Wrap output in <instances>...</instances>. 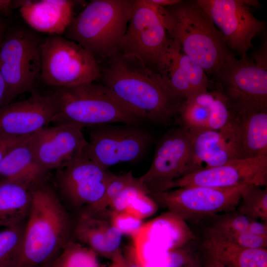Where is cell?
Returning <instances> with one entry per match:
<instances>
[{"mask_svg": "<svg viewBox=\"0 0 267 267\" xmlns=\"http://www.w3.org/2000/svg\"><path fill=\"white\" fill-rule=\"evenodd\" d=\"M41 50L40 78L49 86L70 88L100 79L97 61L74 41L51 35L42 42Z\"/></svg>", "mask_w": 267, "mask_h": 267, "instance_id": "7", "label": "cell"}, {"mask_svg": "<svg viewBox=\"0 0 267 267\" xmlns=\"http://www.w3.org/2000/svg\"><path fill=\"white\" fill-rule=\"evenodd\" d=\"M222 34L226 44L241 58L248 57L252 41L265 31L264 21L252 13L250 6H258L257 0H196Z\"/></svg>", "mask_w": 267, "mask_h": 267, "instance_id": "12", "label": "cell"}, {"mask_svg": "<svg viewBox=\"0 0 267 267\" xmlns=\"http://www.w3.org/2000/svg\"><path fill=\"white\" fill-rule=\"evenodd\" d=\"M142 191L147 193L138 178L137 182L126 187L118 195L110 205L109 211H125L134 199Z\"/></svg>", "mask_w": 267, "mask_h": 267, "instance_id": "35", "label": "cell"}, {"mask_svg": "<svg viewBox=\"0 0 267 267\" xmlns=\"http://www.w3.org/2000/svg\"><path fill=\"white\" fill-rule=\"evenodd\" d=\"M25 223L0 231V267H9L18 255L22 244Z\"/></svg>", "mask_w": 267, "mask_h": 267, "instance_id": "32", "label": "cell"}, {"mask_svg": "<svg viewBox=\"0 0 267 267\" xmlns=\"http://www.w3.org/2000/svg\"><path fill=\"white\" fill-rule=\"evenodd\" d=\"M37 267H51L50 264L43 265Z\"/></svg>", "mask_w": 267, "mask_h": 267, "instance_id": "45", "label": "cell"}, {"mask_svg": "<svg viewBox=\"0 0 267 267\" xmlns=\"http://www.w3.org/2000/svg\"><path fill=\"white\" fill-rule=\"evenodd\" d=\"M248 185L230 188L193 186L148 194L158 206L184 221H198L237 209Z\"/></svg>", "mask_w": 267, "mask_h": 267, "instance_id": "11", "label": "cell"}, {"mask_svg": "<svg viewBox=\"0 0 267 267\" xmlns=\"http://www.w3.org/2000/svg\"><path fill=\"white\" fill-rule=\"evenodd\" d=\"M178 117L180 125L189 131L208 128L209 111L199 93L183 101Z\"/></svg>", "mask_w": 267, "mask_h": 267, "instance_id": "29", "label": "cell"}, {"mask_svg": "<svg viewBox=\"0 0 267 267\" xmlns=\"http://www.w3.org/2000/svg\"><path fill=\"white\" fill-rule=\"evenodd\" d=\"M109 267H119L118 265L114 262H111V265Z\"/></svg>", "mask_w": 267, "mask_h": 267, "instance_id": "44", "label": "cell"}, {"mask_svg": "<svg viewBox=\"0 0 267 267\" xmlns=\"http://www.w3.org/2000/svg\"><path fill=\"white\" fill-rule=\"evenodd\" d=\"M182 220L168 212L143 223L132 237L133 245L139 259L154 246H162L166 252L178 249L184 240Z\"/></svg>", "mask_w": 267, "mask_h": 267, "instance_id": "22", "label": "cell"}, {"mask_svg": "<svg viewBox=\"0 0 267 267\" xmlns=\"http://www.w3.org/2000/svg\"><path fill=\"white\" fill-rule=\"evenodd\" d=\"M102 63L101 84L143 121L166 124L178 117L184 100L171 91L160 74L118 51Z\"/></svg>", "mask_w": 267, "mask_h": 267, "instance_id": "1", "label": "cell"}, {"mask_svg": "<svg viewBox=\"0 0 267 267\" xmlns=\"http://www.w3.org/2000/svg\"><path fill=\"white\" fill-rule=\"evenodd\" d=\"M147 1L154 5L166 7L178 3L181 0H147Z\"/></svg>", "mask_w": 267, "mask_h": 267, "instance_id": "41", "label": "cell"}, {"mask_svg": "<svg viewBox=\"0 0 267 267\" xmlns=\"http://www.w3.org/2000/svg\"><path fill=\"white\" fill-rule=\"evenodd\" d=\"M42 42L23 28L3 36L0 42V72L6 85L5 105L21 94L34 91L41 77Z\"/></svg>", "mask_w": 267, "mask_h": 267, "instance_id": "8", "label": "cell"}, {"mask_svg": "<svg viewBox=\"0 0 267 267\" xmlns=\"http://www.w3.org/2000/svg\"><path fill=\"white\" fill-rule=\"evenodd\" d=\"M248 231L256 235L267 237V222L252 220L249 224Z\"/></svg>", "mask_w": 267, "mask_h": 267, "instance_id": "38", "label": "cell"}, {"mask_svg": "<svg viewBox=\"0 0 267 267\" xmlns=\"http://www.w3.org/2000/svg\"><path fill=\"white\" fill-rule=\"evenodd\" d=\"M152 5L170 37L209 77L214 78L222 66L235 56L221 33L196 0H181L166 7Z\"/></svg>", "mask_w": 267, "mask_h": 267, "instance_id": "3", "label": "cell"}, {"mask_svg": "<svg viewBox=\"0 0 267 267\" xmlns=\"http://www.w3.org/2000/svg\"><path fill=\"white\" fill-rule=\"evenodd\" d=\"M251 185L267 187V155L237 159L196 171L174 180L164 191L193 186L222 188Z\"/></svg>", "mask_w": 267, "mask_h": 267, "instance_id": "15", "label": "cell"}, {"mask_svg": "<svg viewBox=\"0 0 267 267\" xmlns=\"http://www.w3.org/2000/svg\"><path fill=\"white\" fill-rule=\"evenodd\" d=\"M263 187L248 185L236 209L252 220L267 222V188Z\"/></svg>", "mask_w": 267, "mask_h": 267, "instance_id": "28", "label": "cell"}, {"mask_svg": "<svg viewBox=\"0 0 267 267\" xmlns=\"http://www.w3.org/2000/svg\"><path fill=\"white\" fill-rule=\"evenodd\" d=\"M4 26L3 23L0 20V42L3 37V34L4 33Z\"/></svg>", "mask_w": 267, "mask_h": 267, "instance_id": "42", "label": "cell"}, {"mask_svg": "<svg viewBox=\"0 0 267 267\" xmlns=\"http://www.w3.org/2000/svg\"><path fill=\"white\" fill-rule=\"evenodd\" d=\"M158 206L146 192L139 193L125 209V211L142 220L154 215Z\"/></svg>", "mask_w": 267, "mask_h": 267, "instance_id": "34", "label": "cell"}, {"mask_svg": "<svg viewBox=\"0 0 267 267\" xmlns=\"http://www.w3.org/2000/svg\"><path fill=\"white\" fill-rule=\"evenodd\" d=\"M202 247L210 261L224 267H267V248H247L206 231Z\"/></svg>", "mask_w": 267, "mask_h": 267, "instance_id": "24", "label": "cell"}, {"mask_svg": "<svg viewBox=\"0 0 267 267\" xmlns=\"http://www.w3.org/2000/svg\"><path fill=\"white\" fill-rule=\"evenodd\" d=\"M137 181L138 178L134 177L132 171L119 175L114 174L102 197L94 205L90 213L87 215L108 217L109 208L115 199L126 187Z\"/></svg>", "mask_w": 267, "mask_h": 267, "instance_id": "31", "label": "cell"}, {"mask_svg": "<svg viewBox=\"0 0 267 267\" xmlns=\"http://www.w3.org/2000/svg\"><path fill=\"white\" fill-rule=\"evenodd\" d=\"M13 8V0H0V13L9 15Z\"/></svg>", "mask_w": 267, "mask_h": 267, "instance_id": "39", "label": "cell"}, {"mask_svg": "<svg viewBox=\"0 0 267 267\" xmlns=\"http://www.w3.org/2000/svg\"><path fill=\"white\" fill-rule=\"evenodd\" d=\"M106 217L77 215L74 222L73 238L111 261L121 251L122 234L111 223Z\"/></svg>", "mask_w": 267, "mask_h": 267, "instance_id": "21", "label": "cell"}, {"mask_svg": "<svg viewBox=\"0 0 267 267\" xmlns=\"http://www.w3.org/2000/svg\"><path fill=\"white\" fill-rule=\"evenodd\" d=\"M82 129L72 124H59L32 134V146L40 166L47 172L57 170L83 151L88 141Z\"/></svg>", "mask_w": 267, "mask_h": 267, "instance_id": "16", "label": "cell"}, {"mask_svg": "<svg viewBox=\"0 0 267 267\" xmlns=\"http://www.w3.org/2000/svg\"><path fill=\"white\" fill-rule=\"evenodd\" d=\"M108 217L112 225L122 235L131 237L139 231L144 223L142 220L125 211H109Z\"/></svg>", "mask_w": 267, "mask_h": 267, "instance_id": "33", "label": "cell"}, {"mask_svg": "<svg viewBox=\"0 0 267 267\" xmlns=\"http://www.w3.org/2000/svg\"><path fill=\"white\" fill-rule=\"evenodd\" d=\"M214 79L232 115L267 109V61L234 56L222 66Z\"/></svg>", "mask_w": 267, "mask_h": 267, "instance_id": "6", "label": "cell"}, {"mask_svg": "<svg viewBox=\"0 0 267 267\" xmlns=\"http://www.w3.org/2000/svg\"><path fill=\"white\" fill-rule=\"evenodd\" d=\"M190 133L179 125L162 136L149 168L139 181L148 194L163 191L174 180L190 174Z\"/></svg>", "mask_w": 267, "mask_h": 267, "instance_id": "14", "label": "cell"}, {"mask_svg": "<svg viewBox=\"0 0 267 267\" xmlns=\"http://www.w3.org/2000/svg\"><path fill=\"white\" fill-rule=\"evenodd\" d=\"M159 74L171 91L183 100L207 90L211 85L204 70L173 39Z\"/></svg>", "mask_w": 267, "mask_h": 267, "instance_id": "19", "label": "cell"}, {"mask_svg": "<svg viewBox=\"0 0 267 267\" xmlns=\"http://www.w3.org/2000/svg\"><path fill=\"white\" fill-rule=\"evenodd\" d=\"M73 226L67 209L53 188L45 181L34 187L20 249L9 267L51 263L73 240Z\"/></svg>", "mask_w": 267, "mask_h": 267, "instance_id": "2", "label": "cell"}, {"mask_svg": "<svg viewBox=\"0 0 267 267\" xmlns=\"http://www.w3.org/2000/svg\"><path fill=\"white\" fill-rule=\"evenodd\" d=\"M90 128L84 151L107 170L121 163L138 160L151 141L150 134L134 125L105 124Z\"/></svg>", "mask_w": 267, "mask_h": 267, "instance_id": "13", "label": "cell"}, {"mask_svg": "<svg viewBox=\"0 0 267 267\" xmlns=\"http://www.w3.org/2000/svg\"><path fill=\"white\" fill-rule=\"evenodd\" d=\"M114 174L91 160L84 150L56 170L55 183L64 206L89 214Z\"/></svg>", "mask_w": 267, "mask_h": 267, "instance_id": "10", "label": "cell"}, {"mask_svg": "<svg viewBox=\"0 0 267 267\" xmlns=\"http://www.w3.org/2000/svg\"><path fill=\"white\" fill-rule=\"evenodd\" d=\"M72 0H13V8L19 7L25 21L37 31L51 35L63 34L73 16Z\"/></svg>", "mask_w": 267, "mask_h": 267, "instance_id": "20", "label": "cell"}, {"mask_svg": "<svg viewBox=\"0 0 267 267\" xmlns=\"http://www.w3.org/2000/svg\"><path fill=\"white\" fill-rule=\"evenodd\" d=\"M31 93L27 99L0 109V134L27 136L52 122L57 111L53 95H42L35 90Z\"/></svg>", "mask_w": 267, "mask_h": 267, "instance_id": "18", "label": "cell"}, {"mask_svg": "<svg viewBox=\"0 0 267 267\" xmlns=\"http://www.w3.org/2000/svg\"><path fill=\"white\" fill-rule=\"evenodd\" d=\"M52 94L56 104L52 121L55 124H72L83 129L115 123L136 126L143 122L101 83L57 88Z\"/></svg>", "mask_w": 267, "mask_h": 267, "instance_id": "5", "label": "cell"}, {"mask_svg": "<svg viewBox=\"0 0 267 267\" xmlns=\"http://www.w3.org/2000/svg\"><path fill=\"white\" fill-rule=\"evenodd\" d=\"M111 262L119 267H143L132 244L126 246Z\"/></svg>", "mask_w": 267, "mask_h": 267, "instance_id": "36", "label": "cell"}, {"mask_svg": "<svg viewBox=\"0 0 267 267\" xmlns=\"http://www.w3.org/2000/svg\"><path fill=\"white\" fill-rule=\"evenodd\" d=\"M189 132L191 141L190 174L242 158L238 125L235 119H232L220 130L208 128Z\"/></svg>", "mask_w": 267, "mask_h": 267, "instance_id": "17", "label": "cell"}, {"mask_svg": "<svg viewBox=\"0 0 267 267\" xmlns=\"http://www.w3.org/2000/svg\"><path fill=\"white\" fill-rule=\"evenodd\" d=\"M6 99V85L0 72V109L5 105Z\"/></svg>", "mask_w": 267, "mask_h": 267, "instance_id": "40", "label": "cell"}, {"mask_svg": "<svg viewBox=\"0 0 267 267\" xmlns=\"http://www.w3.org/2000/svg\"><path fill=\"white\" fill-rule=\"evenodd\" d=\"M97 256L88 247L72 240L50 264L51 267H100Z\"/></svg>", "mask_w": 267, "mask_h": 267, "instance_id": "27", "label": "cell"}, {"mask_svg": "<svg viewBox=\"0 0 267 267\" xmlns=\"http://www.w3.org/2000/svg\"><path fill=\"white\" fill-rule=\"evenodd\" d=\"M32 188L13 182H0V226L11 227L25 223L30 210Z\"/></svg>", "mask_w": 267, "mask_h": 267, "instance_id": "25", "label": "cell"}, {"mask_svg": "<svg viewBox=\"0 0 267 267\" xmlns=\"http://www.w3.org/2000/svg\"><path fill=\"white\" fill-rule=\"evenodd\" d=\"M25 137H13L0 134V163L5 155Z\"/></svg>", "mask_w": 267, "mask_h": 267, "instance_id": "37", "label": "cell"}, {"mask_svg": "<svg viewBox=\"0 0 267 267\" xmlns=\"http://www.w3.org/2000/svg\"><path fill=\"white\" fill-rule=\"evenodd\" d=\"M199 94L209 111L208 128L220 130L227 126L231 121L232 116L223 94L215 89H208Z\"/></svg>", "mask_w": 267, "mask_h": 267, "instance_id": "30", "label": "cell"}, {"mask_svg": "<svg viewBox=\"0 0 267 267\" xmlns=\"http://www.w3.org/2000/svg\"><path fill=\"white\" fill-rule=\"evenodd\" d=\"M31 135L25 137L14 146L1 161L0 182H13L33 188L45 181L47 172L36 158Z\"/></svg>", "mask_w": 267, "mask_h": 267, "instance_id": "23", "label": "cell"}, {"mask_svg": "<svg viewBox=\"0 0 267 267\" xmlns=\"http://www.w3.org/2000/svg\"><path fill=\"white\" fill-rule=\"evenodd\" d=\"M134 0L90 1L64 32L100 63L115 54L131 17Z\"/></svg>", "mask_w": 267, "mask_h": 267, "instance_id": "4", "label": "cell"}, {"mask_svg": "<svg viewBox=\"0 0 267 267\" xmlns=\"http://www.w3.org/2000/svg\"><path fill=\"white\" fill-rule=\"evenodd\" d=\"M210 262L211 264L210 265V266L209 267H224L218 263L211 261Z\"/></svg>", "mask_w": 267, "mask_h": 267, "instance_id": "43", "label": "cell"}, {"mask_svg": "<svg viewBox=\"0 0 267 267\" xmlns=\"http://www.w3.org/2000/svg\"><path fill=\"white\" fill-rule=\"evenodd\" d=\"M172 41L153 6L146 0H134L131 17L118 52L136 58L159 73Z\"/></svg>", "mask_w": 267, "mask_h": 267, "instance_id": "9", "label": "cell"}, {"mask_svg": "<svg viewBox=\"0 0 267 267\" xmlns=\"http://www.w3.org/2000/svg\"><path fill=\"white\" fill-rule=\"evenodd\" d=\"M242 158L267 155V109L234 116Z\"/></svg>", "mask_w": 267, "mask_h": 267, "instance_id": "26", "label": "cell"}]
</instances>
